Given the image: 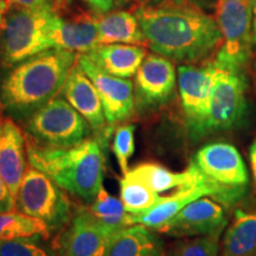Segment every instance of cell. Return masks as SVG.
I'll use <instances>...</instances> for the list:
<instances>
[{
  "label": "cell",
  "instance_id": "17",
  "mask_svg": "<svg viewBox=\"0 0 256 256\" xmlns=\"http://www.w3.org/2000/svg\"><path fill=\"white\" fill-rule=\"evenodd\" d=\"M28 165L26 139L22 128L8 116H0V176L17 197Z\"/></svg>",
  "mask_w": 256,
  "mask_h": 256
},
{
  "label": "cell",
  "instance_id": "21",
  "mask_svg": "<svg viewBox=\"0 0 256 256\" xmlns=\"http://www.w3.org/2000/svg\"><path fill=\"white\" fill-rule=\"evenodd\" d=\"M128 172L156 194H162L172 188L190 186L203 178L200 171L192 162L188 168L182 172H174L156 162H142L130 168Z\"/></svg>",
  "mask_w": 256,
  "mask_h": 256
},
{
  "label": "cell",
  "instance_id": "10",
  "mask_svg": "<svg viewBox=\"0 0 256 256\" xmlns=\"http://www.w3.org/2000/svg\"><path fill=\"white\" fill-rule=\"evenodd\" d=\"M192 162L208 180L224 190L243 197L247 192L249 176L244 162L236 147L226 142L203 146Z\"/></svg>",
  "mask_w": 256,
  "mask_h": 256
},
{
  "label": "cell",
  "instance_id": "33",
  "mask_svg": "<svg viewBox=\"0 0 256 256\" xmlns=\"http://www.w3.org/2000/svg\"><path fill=\"white\" fill-rule=\"evenodd\" d=\"M249 158H250L252 171V176H254L255 183H256V139H255V142L252 144L250 150H249Z\"/></svg>",
  "mask_w": 256,
  "mask_h": 256
},
{
  "label": "cell",
  "instance_id": "16",
  "mask_svg": "<svg viewBox=\"0 0 256 256\" xmlns=\"http://www.w3.org/2000/svg\"><path fill=\"white\" fill-rule=\"evenodd\" d=\"M96 18L95 12L64 16L56 8L50 24V40L54 48L78 54H88L95 49L98 46Z\"/></svg>",
  "mask_w": 256,
  "mask_h": 256
},
{
  "label": "cell",
  "instance_id": "13",
  "mask_svg": "<svg viewBox=\"0 0 256 256\" xmlns=\"http://www.w3.org/2000/svg\"><path fill=\"white\" fill-rule=\"evenodd\" d=\"M176 83L177 74L174 62L158 54H150L136 74V107L150 110L166 104L174 95Z\"/></svg>",
  "mask_w": 256,
  "mask_h": 256
},
{
  "label": "cell",
  "instance_id": "28",
  "mask_svg": "<svg viewBox=\"0 0 256 256\" xmlns=\"http://www.w3.org/2000/svg\"><path fill=\"white\" fill-rule=\"evenodd\" d=\"M134 134H136V126L132 124H124L115 128L112 151L122 174H126L130 171V160L136 151Z\"/></svg>",
  "mask_w": 256,
  "mask_h": 256
},
{
  "label": "cell",
  "instance_id": "34",
  "mask_svg": "<svg viewBox=\"0 0 256 256\" xmlns=\"http://www.w3.org/2000/svg\"><path fill=\"white\" fill-rule=\"evenodd\" d=\"M10 8H11V6H10V4L6 2V0H0V30H2V24H4L6 14H8Z\"/></svg>",
  "mask_w": 256,
  "mask_h": 256
},
{
  "label": "cell",
  "instance_id": "37",
  "mask_svg": "<svg viewBox=\"0 0 256 256\" xmlns=\"http://www.w3.org/2000/svg\"><path fill=\"white\" fill-rule=\"evenodd\" d=\"M255 70H256V60H255Z\"/></svg>",
  "mask_w": 256,
  "mask_h": 256
},
{
  "label": "cell",
  "instance_id": "24",
  "mask_svg": "<svg viewBox=\"0 0 256 256\" xmlns=\"http://www.w3.org/2000/svg\"><path fill=\"white\" fill-rule=\"evenodd\" d=\"M37 235L46 238L51 236L48 226L42 220L16 210L0 214V241Z\"/></svg>",
  "mask_w": 256,
  "mask_h": 256
},
{
  "label": "cell",
  "instance_id": "12",
  "mask_svg": "<svg viewBox=\"0 0 256 256\" xmlns=\"http://www.w3.org/2000/svg\"><path fill=\"white\" fill-rule=\"evenodd\" d=\"M112 235L87 206H82L58 234L54 247L57 256H104Z\"/></svg>",
  "mask_w": 256,
  "mask_h": 256
},
{
  "label": "cell",
  "instance_id": "22",
  "mask_svg": "<svg viewBox=\"0 0 256 256\" xmlns=\"http://www.w3.org/2000/svg\"><path fill=\"white\" fill-rule=\"evenodd\" d=\"M220 256H256V211H236L220 241Z\"/></svg>",
  "mask_w": 256,
  "mask_h": 256
},
{
  "label": "cell",
  "instance_id": "18",
  "mask_svg": "<svg viewBox=\"0 0 256 256\" xmlns=\"http://www.w3.org/2000/svg\"><path fill=\"white\" fill-rule=\"evenodd\" d=\"M96 66L106 72L121 78H130L147 56L144 46L132 44H98L86 54Z\"/></svg>",
  "mask_w": 256,
  "mask_h": 256
},
{
  "label": "cell",
  "instance_id": "3",
  "mask_svg": "<svg viewBox=\"0 0 256 256\" xmlns=\"http://www.w3.org/2000/svg\"><path fill=\"white\" fill-rule=\"evenodd\" d=\"M104 147L96 136L69 148L43 147L26 139L28 164L66 192L89 204L104 188Z\"/></svg>",
  "mask_w": 256,
  "mask_h": 256
},
{
  "label": "cell",
  "instance_id": "35",
  "mask_svg": "<svg viewBox=\"0 0 256 256\" xmlns=\"http://www.w3.org/2000/svg\"><path fill=\"white\" fill-rule=\"evenodd\" d=\"M252 14V43L256 44V0H250Z\"/></svg>",
  "mask_w": 256,
  "mask_h": 256
},
{
  "label": "cell",
  "instance_id": "36",
  "mask_svg": "<svg viewBox=\"0 0 256 256\" xmlns=\"http://www.w3.org/2000/svg\"><path fill=\"white\" fill-rule=\"evenodd\" d=\"M5 110V107H4V104H2V98H0V116H2V112Z\"/></svg>",
  "mask_w": 256,
  "mask_h": 256
},
{
  "label": "cell",
  "instance_id": "20",
  "mask_svg": "<svg viewBox=\"0 0 256 256\" xmlns=\"http://www.w3.org/2000/svg\"><path fill=\"white\" fill-rule=\"evenodd\" d=\"M98 44H132L147 46L146 38L136 14L128 11H110L96 18Z\"/></svg>",
  "mask_w": 256,
  "mask_h": 256
},
{
  "label": "cell",
  "instance_id": "19",
  "mask_svg": "<svg viewBox=\"0 0 256 256\" xmlns=\"http://www.w3.org/2000/svg\"><path fill=\"white\" fill-rule=\"evenodd\" d=\"M162 242L156 232L142 224H133L114 232L104 256H162Z\"/></svg>",
  "mask_w": 256,
  "mask_h": 256
},
{
  "label": "cell",
  "instance_id": "26",
  "mask_svg": "<svg viewBox=\"0 0 256 256\" xmlns=\"http://www.w3.org/2000/svg\"><path fill=\"white\" fill-rule=\"evenodd\" d=\"M0 256H57L54 243L44 236H30L0 241Z\"/></svg>",
  "mask_w": 256,
  "mask_h": 256
},
{
  "label": "cell",
  "instance_id": "1",
  "mask_svg": "<svg viewBox=\"0 0 256 256\" xmlns=\"http://www.w3.org/2000/svg\"><path fill=\"white\" fill-rule=\"evenodd\" d=\"M147 46L174 62L191 64L204 60L222 44L217 20L203 10L159 2L136 10Z\"/></svg>",
  "mask_w": 256,
  "mask_h": 256
},
{
  "label": "cell",
  "instance_id": "6",
  "mask_svg": "<svg viewBox=\"0 0 256 256\" xmlns=\"http://www.w3.org/2000/svg\"><path fill=\"white\" fill-rule=\"evenodd\" d=\"M94 136L87 120L64 98H54L26 120V139L43 147L69 148Z\"/></svg>",
  "mask_w": 256,
  "mask_h": 256
},
{
  "label": "cell",
  "instance_id": "29",
  "mask_svg": "<svg viewBox=\"0 0 256 256\" xmlns=\"http://www.w3.org/2000/svg\"><path fill=\"white\" fill-rule=\"evenodd\" d=\"M16 210V200L11 190L0 176V214Z\"/></svg>",
  "mask_w": 256,
  "mask_h": 256
},
{
  "label": "cell",
  "instance_id": "7",
  "mask_svg": "<svg viewBox=\"0 0 256 256\" xmlns=\"http://www.w3.org/2000/svg\"><path fill=\"white\" fill-rule=\"evenodd\" d=\"M216 10L223 44L214 62L220 69L246 72L254 44L250 0H218Z\"/></svg>",
  "mask_w": 256,
  "mask_h": 256
},
{
  "label": "cell",
  "instance_id": "32",
  "mask_svg": "<svg viewBox=\"0 0 256 256\" xmlns=\"http://www.w3.org/2000/svg\"><path fill=\"white\" fill-rule=\"evenodd\" d=\"M10 6H16V8H38V6L46 4L48 0H6Z\"/></svg>",
  "mask_w": 256,
  "mask_h": 256
},
{
  "label": "cell",
  "instance_id": "31",
  "mask_svg": "<svg viewBox=\"0 0 256 256\" xmlns=\"http://www.w3.org/2000/svg\"><path fill=\"white\" fill-rule=\"evenodd\" d=\"M84 2L90 6L92 12L98 14H104L110 11L116 0H84Z\"/></svg>",
  "mask_w": 256,
  "mask_h": 256
},
{
  "label": "cell",
  "instance_id": "27",
  "mask_svg": "<svg viewBox=\"0 0 256 256\" xmlns=\"http://www.w3.org/2000/svg\"><path fill=\"white\" fill-rule=\"evenodd\" d=\"M220 235L222 232L183 238L174 244L172 256H220Z\"/></svg>",
  "mask_w": 256,
  "mask_h": 256
},
{
  "label": "cell",
  "instance_id": "15",
  "mask_svg": "<svg viewBox=\"0 0 256 256\" xmlns=\"http://www.w3.org/2000/svg\"><path fill=\"white\" fill-rule=\"evenodd\" d=\"M62 92L63 98L87 120L94 136L104 145H107L112 130L106 120L100 95L78 62L70 72Z\"/></svg>",
  "mask_w": 256,
  "mask_h": 256
},
{
  "label": "cell",
  "instance_id": "9",
  "mask_svg": "<svg viewBox=\"0 0 256 256\" xmlns=\"http://www.w3.org/2000/svg\"><path fill=\"white\" fill-rule=\"evenodd\" d=\"M217 70L214 60L203 66L182 64L178 68V88L185 122L188 136L194 140H200Z\"/></svg>",
  "mask_w": 256,
  "mask_h": 256
},
{
  "label": "cell",
  "instance_id": "25",
  "mask_svg": "<svg viewBox=\"0 0 256 256\" xmlns=\"http://www.w3.org/2000/svg\"><path fill=\"white\" fill-rule=\"evenodd\" d=\"M160 198V194H156L130 172L120 179V200L127 212L140 214L150 210L158 204Z\"/></svg>",
  "mask_w": 256,
  "mask_h": 256
},
{
  "label": "cell",
  "instance_id": "4",
  "mask_svg": "<svg viewBox=\"0 0 256 256\" xmlns=\"http://www.w3.org/2000/svg\"><path fill=\"white\" fill-rule=\"evenodd\" d=\"M56 6L51 2L38 8L11 6L0 30V66L12 69L42 51L54 48L50 24Z\"/></svg>",
  "mask_w": 256,
  "mask_h": 256
},
{
  "label": "cell",
  "instance_id": "5",
  "mask_svg": "<svg viewBox=\"0 0 256 256\" xmlns=\"http://www.w3.org/2000/svg\"><path fill=\"white\" fill-rule=\"evenodd\" d=\"M16 209L46 223L51 234L62 232L75 212L66 192L30 164L16 197Z\"/></svg>",
  "mask_w": 256,
  "mask_h": 256
},
{
  "label": "cell",
  "instance_id": "23",
  "mask_svg": "<svg viewBox=\"0 0 256 256\" xmlns=\"http://www.w3.org/2000/svg\"><path fill=\"white\" fill-rule=\"evenodd\" d=\"M87 208L92 215L113 234L132 226L130 214L124 209L122 200L110 196L104 186L98 192L94 202Z\"/></svg>",
  "mask_w": 256,
  "mask_h": 256
},
{
  "label": "cell",
  "instance_id": "11",
  "mask_svg": "<svg viewBox=\"0 0 256 256\" xmlns=\"http://www.w3.org/2000/svg\"><path fill=\"white\" fill-rule=\"evenodd\" d=\"M78 63L98 89L110 130L130 120L136 110L134 83L106 72L86 54H78Z\"/></svg>",
  "mask_w": 256,
  "mask_h": 256
},
{
  "label": "cell",
  "instance_id": "30",
  "mask_svg": "<svg viewBox=\"0 0 256 256\" xmlns=\"http://www.w3.org/2000/svg\"><path fill=\"white\" fill-rule=\"evenodd\" d=\"M159 2H172V4L188 5L192 6V8L203 10V11L206 12V10L209 11V10L216 8L218 0H156L154 4H159Z\"/></svg>",
  "mask_w": 256,
  "mask_h": 256
},
{
  "label": "cell",
  "instance_id": "8",
  "mask_svg": "<svg viewBox=\"0 0 256 256\" xmlns=\"http://www.w3.org/2000/svg\"><path fill=\"white\" fill-rule=\"evenodd\" d=\"M246 90V72H235L218 68L211 89L209 110L202 127L200 139L210 134L229 130L241 122L247 108Z\"/></svg>",
  "mask_w": 256,
  "mask_h": 256
},
{
  "label": "cell",
  "instance_id": "14",
  "mask_svg": "<svg viewBox=\"0 0 256 256\" xmlns=\"http://www.w3.org/2000/svg\"><path fill=\"white\" fill-rule=\"evenodd\" d=\"M226 223L222 204L211 197H202L184 206L156 232L178 238H196L223 232Z\"/></svg>",
  "mask_w": 256,
  "mask_h": 256
},
{
  "label": "cell",
  "instance_id": "2",
  "mask_svg": "<svg viewBox=\"0 0 256 256\" xmlns=\"http://www.w3.org/2000/svg\"><path fill=\"white\" fill-rule=\"evenodd\" d=\"M78 54L51 48L12 68L0 87L5 110L19 120L31 115L62 92Z\"/></svg>",
  "mask_w": 256,
  "mask_h": 256
}]
</instances>
